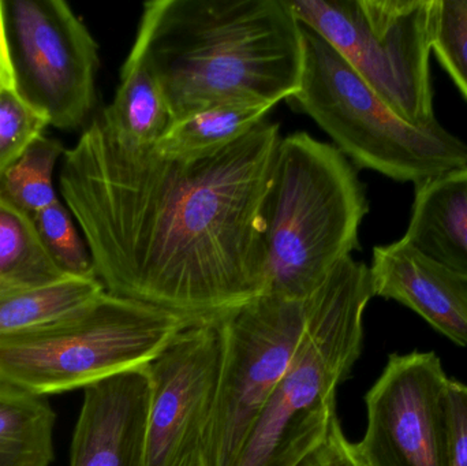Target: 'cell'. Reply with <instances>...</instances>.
I'll return each mask as SVG.
<instances>
[{"label":"cell","mask_w":467,"mask_h":466,"mask_svg":"<svg viewBox=\"0 0 467 466\" xmlns=\"http://www.w3.org/2000/svg\"><path fill=\"white\" fill-rule=\"evenodd\" d=\"M280 140L266 118L213 158L174 161L119 141L95 115L63 153L59 189L106 292L193 322L264 295Z\"/></svg>","instance_id":"cell-1"},{"label":"cell","mask_w":467,"mask_h":466,"mask_svg":"<svg viewBox=\"0 0 467 466\" xmlns=\"http://www.w3.org/2000/svg\"><path fill=\"white\" fill-rule=\"evenodd\" d=\"M130 52L158 81L175 122L233 101L290 100L304 37L288 0H153L142 5Z\"/></svg>","instance_id":"cell-2"},{"label":"cell","mask_w":467,"mask_h":466,"mask_svg":"<svg viewBox=\"0 0 467 466\" xmlns=\"http://www.w3.org/2000/svg\"><path fill=\"white\" fill-rule=\"evenodd\" d=\"M369 211L356 167L304 131L280 140L264 207L265 292L312 295L358 249Z\"/></svg>","instance_id":"cell-3"},{"label":"cell","mask_w":467,"mask_h":466,"mask_svg":"<svg viewBox=\"0 0 467 466\" xmlns=\"http://www.w3.org/2000/svg\"><path fill=\"white\" fill-rule=\"evenodd\" d=\"M372 297L369 267L353 257L307 297L298 350L233 466H298L323 443L337 418V388L361 356Z\"/></svg>","instance_id":"cell-4"},{"label":"cell","mask_w":467,"mask_h":466,"mask_svg":"<svg viewBox=\"0 0 467 466\" xmlns=\"http://www.w3.org/2000/svg\"><path fill=\"white\" fill-rule=\"evenodd\" d=\"M193 320L104 292L48 325L0 337V383L35 396L144 368Z\"/></svg>","instance_id":"cell-5"},{"label":"cell","mask_w":467,"mask_h":466,"mask_svg":"<svg viewBox=\"0 0 467 466\" xmlns=\"http://www.w3.org/2000/svg\"><path fill=\"white\" fill-rule=\"evenodd\" d=\"M301 26V82L288 101L312 118L348 161L414 186L467 166L462 140L441 123L417 128L403 120L337 49Z\"/></svg>","instance_id":"cell-6"},{"label":"cell","mask_w":467,"mask_h":466,"mask_svg":"<svg viewBox=\"0 0 467 466\" xmlns=\"http://www.w3.org/2000/svg\"><path fill=\"white\" fill-rule=\"evenodd\" d=\"M296 19L317 33L403 120L438 125L431 54L441 0H288Z\"/></svg>","instance_id":"cell-7"},{"label":"cell","mask_w":467,"mask_h":466,"mask_svg":"<svg viewBox=\"0 0 467 466\" xmlns=\"http://www.w3.org/2000/svg\"><path fill=\"white\" fill-rule=\"evenodd\" d=\"M306 300L264 293L219 319L223 367L207 437L213 466L234 465L285 377L306 328Z\"/></svg>","instance_id":"cell-8"},{"label":"cell","mask_w":467,"mask_h":466,"mask_svg":"<svg viewBox=\"0 0 467 466\" xmlns=\"http://www.w3.org/2000/svg\"><path fill=\"white\" fill-rule=\"evenodd\" d=\"M14 89L48 119L76 130L96 104L99 44L63 0H0Z\"/></svg>","instance_id":"cell-9"},{"label":"cell","mask_w":467,"mask_h":466,"mask_svg":"<svg viewBox=\"0 0 467 466\" xmlns=\"http://www.w3.org/2000/svg\"><path fill=\"white\" fill-rule=\"evenodd\" d=\"M449 383L435 352L389 356L365 397L368 466H449Z\"/></svg>","instance_id":"cell-10"},{"label":"cell","mask_w":467,"mask_h":466,"mask_svg":"<svg viewBox=\"0 0 467 466\" xmlns=\"http://www.w3.org/2000/svg\"><path fill=\"white\" fill-rule=\"evenodd\" d=\"M223 350L219 320L193 323L148 364L147 466H177L208 437L218 404Z\"/></svg>","instance_id":"cell-11"},{"label":"cell","mask_w":467,"mask_h":466,"mask_svg":"<svg viewBox=\"0 0 467 466\" xmlns=\"http://www.w3.org/2000/svg\"><path fill=\"white\" fill-rule=\"evenodd\" d=\"M150 409L147 367L88 386L70 466H147Z\"/></svg>","instance_id":"cell-12"},{"label":"cell","mask_w":467,"mask_h":466,"mask_svg":"<svg viewBox=\"0 0 467 466\" xmlns=\"http://www.w3.org/2000/svg\"><path fill=\"white\" fill-rule=\"evenodd\" d=\"M373 295L398 301L438 333L467 347V282L400 238L373 249Z\"/></svg>","instance_id":"cell-13"},{"label":"cell","mask_w":467,"mask_h":466,"mask_svg":"<svg viewBox=\"0 0 467 466\" xmlns=\"http://www.w3.org/2000/svg\"><path fill=\"white\" fill-rule=\"evenodd\" d=\"M403 240L467 282V166L416 186Z\"/></svg>","instance_id":"cell-14"},{"label":"cell","mask_w":467,"mask_h":466,"mask_svg":"<svg viewBox=\"0 0 467 466\" xmlns=\"http://www.w3.org/2000/svg\"><path fill=\"white\" fill-rule=\"evenodd\" d=\"M96 117L119 141L136 148L155 147L172 123L158 81L131 52L120 70L114 100Z\"/></svg>","instance_id":"cell-15"},{"label":"cell","mask_w":467,"mask_h":466,"mask_svg":"<svg viewBox=\"0 0 467 466\" xmlns=\"http://www.w3.org/2000/svg\"><path fill=\"white\" fill-rule=\"evenodd\" d=\"M272 109L271 104L257 101H233L210 107L172 122L155 150L174 161L213 158L250 133L268 118Z\"/></svg>","instance_id":"cell-16"},{"label":"cell","mask_w":467,"mask_h":466,"mask_svg":"<svg viewBox=\"0 0 467 466\" xmlns=\"http://www.w3.org/2000/svg\"><path fill=\"white\" fill-rule=\"evenodd\" d=\"M106 292L98 278L66 276L47 285L0 284V337L48 325Z\"/></svg>","instance_id":"cell-17"},{"label":"cell","mask_w":467,"mask_h":466,"mask_svg":"<svg viewBox=\"0 0 467 466\" xmlns=\"http://www.w3.org/2000/svg\"><path fill=\"white\" fill-rule=\"evenodd\" d=\"M57 415L46 397L0 383V466H49Z\"/></svg>","instance_id":"cell-18"},{"label":"cell","mask_w":467,"mask_h":466,"mask_svg":"<svg viewBox=\"0 0 467 466\" xmlns=\"http://www.w3.org/2000/svg\"><path fill=\"white\" fill-rule=\"evenodd\" d=\"M32 216L0 196V284L47 285L66 278Z\"/></svg>","instance_id":"cell-19"},{"label":"cell","mask_w":467,"mask_h":466,"mask_svg":"<svg viewBox=\"0 0 467 466\" xmlns=\"http://www.w3.org/2000/svg\"><path fill=\"white\" fill-rule=\"evenodd\" d=\"M66 148L59 140L38 137L0 180V196L26 212L36 213L59 199L54 172Z\"/></svg>","instance_id":"cell-20"},{"label":"cell","mask_w":467,"mask_h":466,"mask_svg":"<svg viewBox=\"0 0 467 466\" xmlns=\"http://www.w3.org/2000/svg\"><path fill=\"white\" fill-rule=\"evenodd\" d=\"M32 219L44 246L66 275L98 278L89 248L62 200H55Z\"/></svg>","instance_id":"cell-21"},{"label":"cell","mask_w":467,"mask_h":466,"mask_svg":"<svg viewBox=\"0 0 467 466\" xmlns=\"http://www.w3.org/2000/svg\"><path fill=\"white\" fill-rule=\"evenodd\" d=\"M48 126V119L14 87L0 93V180Z\"/></svg>","instance_id":"cell-22"},{"label":"cell","mask_w":467,"mask_h":466,"mask_svg":"<svg viewBox=\"0 0 467 466\" xmlns=\"http://www.w3.org/2000/svg\"><path fill=\"white\" fill-rule=\"evenodd\" d=\"M433 52L467 100V0H441Z\"/></svg>","instance_id":"cell-23"},{"label":"cell","mask_w":467,"mask_h":466,"mask_svg":"<svg viewBox=\"0 0 467 466\" xmlns=\"http://www.w3.org/2000/svg\"><path fill=\"white\" fill-rule=\"evenodd\" d=\"M449 410V466H467V386L450 379L447 388Z\"/></svg>","instance_id":"cell-24"},{"label":"cell","mask_w":467,"mask_h":466,"mask_svg":"<svg viewBox=\"0 0 467 466\" xmlns=\"http://www.w3.org/2000/svg\"><path fill=\"white\" fill-rule=\"evenodd\" d=\"M298 466H368L357 449L346 438L339 419L332 420L328 434L320 446Z\"/></svg>","instance_id":"cell-25"},{"label":"cell","mask_w":467,"mask_h":466,"mask_svg":"<svg viewBox=\"0 0 467 466\" xmlns=\"http://www.w3.org/2000/svg\"><path fill=\"white\" fill-rule=\"evenodd\" d=\"M10 87H14L13 74H11L7 44H5V29H3L2 8H0V93Z\"/></svg>","instance_id":"cell-26"},{"label":"cell","mask_w":467,"mask_h":466,"mask_svg":"<svg viewBox=\"0 0 467 466\" xmlns=\"http://www.w3.org/2000/svg\"><path fill=\"white\" fill-rule=\"evenodd\" d=\"M177 466H213L211 464L210 457H208L207 453V438L196 448L192 449L180 462H178Z\"/></svg>","instance_id":"cell-27"}]
</instances>
